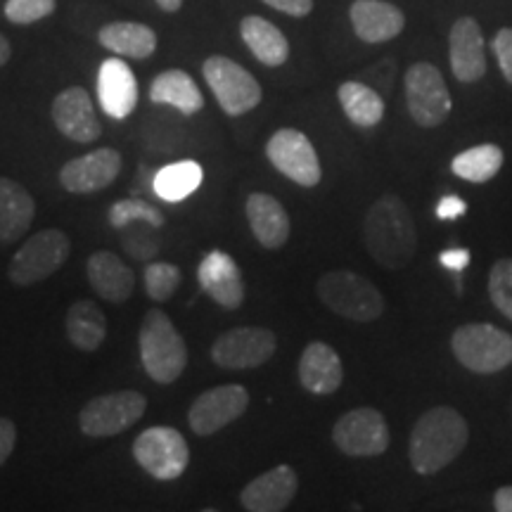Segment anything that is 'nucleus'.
Instances as JSON below:
<instances>
[{
    "label": "nucleus",
    "instance_id": "obj_27",
    "mask_svg": "<svg viewBox=\"0 0 512 512\" xmlns=\"http://www.w3.org/2000/svg\"><path fill=\"white\" fill-rule=\"evenodd\" d=\"M102 48L126 60H147L157 50V34L140 22H112L98 31Z\"/></svg>",
    "mask_w": 512,
    "mask_h": 512
},
{
    "label": "nucleus",
    "instance_id": "obj_19",
    "mask_svg": "<svg viewBox=\"0 0 512 512\" xmlns=\"http://www.w3.org/2000/svg\"><path fill=\"white\" fill-rule=\"evenodd\" d=\"M98 100L112 119L131 117L138 105V81L133 69L119 57H107L98 72Z\"/></svg>",
    "mask_w": 512,
    "mask_h": 512
},
{
    "label": "nucleus",
    "instance_id": "obj_2",
    "mask_svg": "<svg viewBox=\"0 0 512 512\" xmlns=\"http://www.w3.org/2000/svg\"><path fill=\"white\" fill-rule=\"evenodd\" d=\"M467 441H470V427L456 408H430L415 422L408 441V458L418 475H437L465 451Z\"/></svg>",
    "mask_w": 512,
    "mask_h": 512
},
{
    "label": "nucleus",
    "instance_id": "obj_11",
    "mask_svg": "<svg viewBox=\"0 0 512 512\" xmlns=\"http://www.w3.org/2000/svg\"><path fill=\"white\" fill-rule=\"evenodd\" d=\"M266 157L285 178L302 188H316L323 178L316 147L297 128H280L266 143Z\"/></svg>",
    "mask_w": 512,
    "mask_h": 512
},
{
    "label": "nucleus",
    "instance_id": "obj_36",
    "mask_svg": "<svg viewBox=\"0 0 512 512\" xmlns=\"http://www.w3.org/2000/svg\"><path fill=\"white\" fill-rule=\"evenodd\" d=\"M489 294L496 309L512 320V259H498L491 266Z\"/></svg>",
    "mask_w": 512,
    "mask_h": 512
},
{
    "label": "nucleus",
    "instance_id": "obj_43",
    "mask_svg": "<svg viewBox=\"0 0 512 512\" xmlns=\"http://www.w3.org/2000/svg\"><path fill=\"white\" fill-rule=\"evenodd\" d=\"M494 508L498 512H512V486H501L494 494Z\"/></svg>",
    "mask_w": 512,
    "mask_h": 512
},
{
    "label": "nucleus",
    "instance_id": "obj_45",
    "mask_svg": "<svg viewBox=\"0 0 512 512\" xmlns=\"http://www.w3.org/2000/svg\"><path fill=\"white\" fill-rule=\"evenodd\" d=\"M155 3L159 5V10L164 12H178L183 8V0H155Z\"/></svg>",
    "mask_w": 512,
    "mask_h": 512
},
{
    "label": "nucleus",
    "instance_id": "obj_16",
    "mask_svg": "<svg viewBox=\"0 0 512 512\" xmlns=\"http://www.w3.org/2000/svg\"><path fill=\"white\" fill-rule=\"evenodd\" d=\"M50 114L57 131L74 143H95L102 136V126L86 88L69 86L57 93Z\"/></svg>",
    "mask_w": 512,
    "mask_h": 512
},
{
    "label": "nucleus",
    "instance_id": "obj_33",
    "mask_svg": "<svg viewBox=\"0 0 512 512\" xmlns=\"http://www.w3.org/2000/svg\"><path fill=\"white\" fill-rule=\"evenodd\" d=\"M181 285V268L169 261H155L145 268V292L152 302H169Z\"/></svg>",
    "mask_w": 512,
    "mask_h": 512
},
{
    "label": "nucleus",
    "instance_id": "obj_4",
    "mask_svg": "<svg viewBox=\"0 0 512 512\" xmlns=\"http://www.w3.org/2000/svg\"><path fill=\"white\" fill-rule=\"evenodd\" d=\"M316 292L320 302L337 316L370 323L384 313V299L368 278L354 271H330L320 275Z\"/></svg>",
    "mask_w": 512,
    "mask_h": 512
},
{
    "label": "nucleus",
    "instance_id": "obj_42",
    "mask_svg": "<svg viewBox=\"0 0 512 512\" xmlns=\"http://www.w3.org/2000/svg\"><path fill=\"white\" fill-rule=\"evenodd\" d=\"M467 211V204L460 200V197L451 195V197H444V200L439 202L437 207V216L441 221H451V219H460Z\"/></svg>",
    "mask_w": 512,
    "mask_h": 512
},
{
    "label": "nucleus",
    "instance_id": "obj_37",
    "mask_svg": "<svg viewBox=\"0 0 512 512\" xmlns=\"http://www.w3.org/2000/svg\"><path fill=\"white\" fill-rule=\"evenodd\" d=\"M57 8V0H8L5 3V17L8 22L27 27V24L41 22L50 17Z\"/></svg>",
    "mask_w": 512,
    "mask_h": 512
},
{
    "label": "nucleus",
    "instance_id": "obj_1",
    "mask_svg": "<svg viewBox=\"0 0 512 512\" xmlns=\"http://www.w3.org/2000/svg\"><path fill=\"white\" fill-rule=\"evenodd\" d=\"M363 240L370 256L389 271H401L418 252V230L406 202L396 195H382L368 209Z\"/></svg>",
    "mask_w": 512,
    "mask_h": 512
},
{
    "label": "nucleus",
    "instance_id": "obj_20",
    "mask_svg": "<svg viewBox=\"0 0 512 512\" xmlns=\"http://www.w3.org/2000/svg\"><path fill=\"white\" fill-rule=\"evenodd\" d=\"M299 477L290 465H278L249 482L240 494L242 508L249 512H283L294 501Z\"/></svg>",
    "mask_w": 512,
    "mask_h": 512
},
{
    "label": "nucleus",
    "instance_id": "obj_34",
    "mask_svg": "<svg viewBox=\"0 0 512 512\" xmlns=\"http://www.w3.org/2000/svg\"><path fill=\"white\" fill-rule=\"evenodd\" d=\"M157 226H152L150 221H131L121 228V245L133 259H150L159 252V238H157Z\"/></svg>",
    "mask_w": 512,
    "mask_h": 512
},
{
    "label": "nucleus",
    "instance_id": "obj_35",
    "mask_svg": "<svg viewBox=\"0 0 512 512\" xmlns=\"http://www.w3.org/2000/svg\"><path fill=\"white\" fill-rule=\"evenodd\" d=\"M131 221H150L157 228L164 226L162 211L145 200H121L110 209V223L114 228L121 230Z\"/></svg>",
    "mask_w": 512,
    "mask_h": 512
},
{
    "label": "nucleus",
    "instance_id": "obj_14",
    "mask_svg": "<svg viewBox=\"0 0 512 512\" xmlns=\"http://www.w3.org/2000/svg\"><path fill=\"white\" fill-rule=\"evenodd\" d=\"M249 408V394L242 384H221L207 389L192 401L188 411V425L200 437L216 434L230 422L240 420Z\"/></svg>",
    "mask_w": 512,
    "mask_h": 512
},
{
    "label": "nucleus",
    "instance_id": "obj_31",
    "mask_svg": "<svg viewBox=\"0 0 512 512\" xmlns=\"http://www.w3.org/2000/svg\"><path fill=\"white\" fill-rule=\"evenodd\" d=\"M503 162H505V155L501 147L494 143H486V145L470 147V150L460 152V155L453 157L451 169L453 174L463 178V181L486 183L501 171Z\"/></svg>",
    "mask_w": 512,
    "mask_h": 512
},
{
    "label": "nucleus",
    "instance_id": "obj_9",
    "mask_svg": "<svg viewBox=\"0 0 512 512\" xmlns=\"http://www.w3.org/2000/svg\"><path fill=\"white\" fill-rule=\"evenodd\" d=\"M133 458L150 477L159 482H174L190 463L188 441L174 427H150L133 441Z\"/></svg>",
    "mask_w": 512,
    "mask_h": 512
},
{
    "label": "nucleus",
    "instance_id": "obj_29",
    "mask_svg": "<svg viewBox=\"0 0 512 512\" xmlns=\"http://www.w3.org/2000/svg\"><path fill=\"white\" fill-rule=\"evenodd\" d=\"M67 337L76 349L98 351L107 337V318L100 306L88 299L69 306Z\"/></svg>",
    "mask_w": 512,
    "mask_h": 512
},
{
    "label": "nucleus",
    "instance_id": "obj_30",
    "mask_svg": "<svg viewBox=\"0 0 512 512\" xmlns=\"http://www.w3.org/2000/svg\"><path fill=\"white\" fill-rule=\"evenodd\" d=\"M339 105H342L344 114H347L351 124L370 128L377 126L384 117V100L375 88L366 86L361 81H347L339 86L337 91Z\"/></svg>",
    "mask_w": 512,
    "mask_h": 512
},
{
    "label": "nucleus",
    "instance_id": "obj_13",
    "mask_svg": "<svg viewBox=\"0 0 512 512\" xmlns=\"http://www.w3.org/2000/svg\"><path fill=\"white\" fill-rule=\"evenodd\" d=\"M332 441L344 456L375 458L389 448V425L375 408H354L337 420Z\"/></svg>",
    "mask_w": 512,
    "mask_h": 512
},
{
    "label": "nucleus",
    "instance_id": "obj_39",
    "mask_svg": "<svg viewBox=\"0 0 512 512\" xmlns=\"http://www.w3.org/2000/svg\"><path fill=\"white\" fill-rule=\"evenodd\" d=\"M17 444V427L8 418H0V467L8 463Z\"/></svg>",
    "mask_w": 512,
    "mask_h": 512
},
{
    "label": "nucleus",
    "instance_id": "obj_7",
    "mask_svg": "<svg viewBox=\"0 0 512 512\" xmlns=\"http://www.w3.org/2000/svg\"><path fill=\"white\" fill-rule=\"evenodd\" d=\"M202 74L216 102H219L221 110L228 117H242V114L252 112L261 98H264L259 81L242 64L230 60V57H207L202 64Z\"/></svg>",
    "mask_w": 512,
    "mask_h": 512
},
{
    "label": "nucleus",
    "instance_id": "obj_22",
    "mask_svg": "<svg viewBox=\"0 0 512 512\" xmlns=\"http://www.w3.org/2000/svg\"><path fill=\"white\" fill-rule=\"evenodd\" d=\"M351 24L363 43H387L406 27V17L384 0H354L349 8Z\"/></svg>",
    "mask_w": 512,
    "mask_h": 512
},
{
    "label": "nucleus",
    "instance_id": "obj_8",
    "mask_svg": "<svg viewBox=\"0 0 512 512\" xmlns=\"http://www.w3.org/2000/svg\"><path fill=\"white\" fill-rule=\"evenodd\" d=\"M147 399L136 389H124L105 396H95L81 408L79 427L86 437L107 439L126 432L145 415Z\"/></svg>",
    "mask_w": 512,
    "mask_h": 512
},
{
    "label": "nucleus",
    "instance_id": "obj_5",
    "mask_svg": "<svg viewBox=\"0 0 512 512\" xmlns=\"http://www.w3.org/2000/svg\"><path fill=\"white\" fill-rule=\"evenodd\" d=\"M451 349L467 370L501 373L512 363V335L489 323H467L453 332Z\"/></svg>",
    "mask_w": 512,
    "mask_h": 512
},
{
    "label": "nucleus",
    "instance_id": "obj_38",
    "mask_svg": "<svg viewBox=\"0 0 512 512\" xmlns=\"http://www.w3.org/2000/svg\"><path fill=\"white\" fill-rule=\"evenodd\" d=\"M494 53L498 60V67L505 76V81L512 86V29L505 27L494 38Z\"/></svg>",
    "mask_w": 512,
    "mask_h": 512
},
{
    "label": "nucleus",
    "instance_id": "obj_12",
    "mask_svg": "<svg viewBox=\"0 0 512 512\" xmlns=\"http://www.w3.org/2000/svg\"><path fill=\"white\" fill-rule=\"evenodd\" d=\"M278 349V339L268 328H233L211 344V361L226 370H252L268 363Z\"/></svg>",
    "mask_w": 512,
    "mask_h": 512
},
{
    "label": "nucleus",
    "instance_id": "obj_21",
    "mask_svg": "<svg viewBox=\"0 0 512 512\" xmlns=\"http://www.w3.org/2000/svg\"><path fill=\"white\" fill-rule=\"evenodd\" d=\"M247 223L259 245L266 249H283L290 240V216L280 200H275L268 192H252L245 204Z\"/></svg>",
    "mask_w": 512,
    "mask_h": 512
},
{
    "label": "nucleus",
    "instance_id": "obj_24",
    "mask_svg": "<svg viewBox=\"0 0 512 512\" xmlns=\"http://www.w3.org/2000/svg\"><path fill=\"white\" fill-rule=\"evenodd\" d=\"M86 273L95 294H100L105 302L124 304L126 299H131L133 287H136V275L114 252L100 249V252L91 254Z\"/></svg>",
    "mask_w": 512,
    "mask_h": 512
},
{
    "label": "nucleus",
    "instance_id": "obj_26",
    "mask_svg": "<svg viewBox=\"0 0 512 512\" xmlns=\"http://www.w3.org/2000/svg\"><path fill=\"white\" fill-rule=\"evenodd\" d=\"M240 36L249 48V53L261 64H266V67H280L290 57V41H287L283 31L264 17L249 15L242 19Z\"/></svg>",
    "mask_w": 512,
    "mask_h": 512
},
{
    "label": "nucleus",
    "instance_id": "obj_28",
    "mask_svg": "<svg viewBox=\"0 0 512 512\" xmlns=\"http://www.w3.org/2000/svg\"><path fill=\"white\" fill-rule=\"evenodd\" d=\"M150 100L155 105L174 107L185 117L202 112L204 107L200 86L183 69H166V72L159 74L150 86Z\"/></svg>",
    "mask_w": 512,
    "mask_h": 512
},
{
    "label": "nucleus",
    "instance_id": "obj_15",
    "mask_svg": "<svg viewBox=\"0 0 512 512\" xmlns=\"http://www.w3.org/2000/svg\"><path fill=\"white\" fill-rule=\"evenodd\" d=\"M121 155L112 147H100V150L88 152V155L76 157L60 169V185L72 195H91L100 192L117 181L121 174Z\"/></svg>",
    "mask_w": 512,
    "mask_h": 512
},
{
    "label": "nucleus",
    "instance_id": "obj_41",
    "mask_svg": "<svg viewBox=\"0 0 512 512\" xmlns=\"http://www.w3.org/2000/svg\"><path fill=\"white\" fill-rule=\"evenodd\" d=\"M441 266L448 268V271L460 273L465 271L467 264H470V252L467 249H446V252L439 254Z\"/></svg>",
    "mask_w": 512,
    "mask_h": 512
},
{
    "label": "nucleus",
    "instance_id": "obj_40",
    "mask_svg": "<svg viewBox=\"0 0 512 512\" xmlns=\"http://www.w3.org/2000/svg\"><path fill=\"white\" fill-rule=\"evenodd\" d=\"M268 8L283 12V15L290 17H306L311 15L313 0H264Z\"/></svg>",
    "mask_w": 512,
    "mask_h": 512
},
{
    "label": "nucleus",
    "instance_id": "obj_44",
    "mask_svg": "<svg viewBox=\"0 0 512 512\" xmlns=\"http://www.w3.org/2000/svg\"><path fill=\"white\" fill-rule=\"evenodd\" d=\"M10 57H12L10 41L3 34H0V67H5V64L10 62Z\"/></svg>",
    "mask_w": 512,
    "mask_h": 512
},
{
    "label": "nucleus",
    "instance_id": "obj_10",
    "mask_svg": "<svg viewBox=\"0 0 512 512\" xmlns=\"http://www.w3.org/2000/svg\"><path fill=\"white\" fill-rule=\"evenodd\" d=\"M408 114L422 128H437L451 114V93L444 76L430 62H415L406 72Z\"/></svg>",
    "mask_w": 512,
    "mask_h": 512
},
{
    "label": "nucleus",
    "instance_id": "obj_3",
    "mask_svg": "<svg viewBox=\"0 0 512 512\" xmlns=\"http://www.w3.org/2000/svg\"><path fill=\"white\" fill-rule=\"evenodd\" d=\"M138 344L145 373L157 384H174L183 375L188 366V347L164 311L152 309L145 313Z\"/></svg>",
    "mask_w": 512,
    "mask_h": 512
},
{
    "label": "nucleus",
    "instance_id": "obj_17",
    "mask_svg": "<svg viewBox=\"0 0 512 512\" xmlns=\"http://www.w3.org/2000/svg\"><path fill=\"white\" fill-rule=\"evenodd\" d=\"M197 280L204 292L223 309L235 311L245 304V280L235 259L221 249H214L197 268Z\"/></svg>",
    "mask_w": 512,
    "mask_h": 512
},
{
    "label": "nucleus",
    "instance_id": "obj_23",
    "mask_svg": "<svg viewBox=\"0 0 512 512\" xmlns=\"http://www.w3.org/2000/svg\"><path fill=\"white\" fill-rule=\"evenodd\" d=\"M344 368L342 358L330 344L311 342L299 358V382L306 392L328 396L342 387Z\"/></svg>",
    "mask_w": 512,
    "mask_h": 512
},
{
    "label": "nucleus",
    "instance_id": "obj_25",
    "mask_svg": "<svg viewBox=\"0 0 512 512\" xmlns=\"http://www.w3.org/2000/svg\"><path fill=\"white\" fill-rule=\"evenodd\" d=\"M36 216V202L22 183L0 178V242L12 245L29 233Z\"/></svg>",
    "mask_w": 512,
    "mask_h": 512
},
{
    "label": "nucleus",
    "instance_id": "obj_18",
    "mask_svg": "<svg viewBox=\"0 0 512 512\" xmlns=\"http://www.w3.org/2000/svg\"><path fill=\"white\" fill-rule=\"evenodd\" d=\"M448 57L460 83H475L486 74V43L475 17H460L448 34Z\"/></svg>",
    "mask_w": 512,
    "mask_h": 512
},
{
    "label": "nucleus",
    "instance_id": "obj_32",
    "mask_svg": "<svg viewBox=\"0 0 512 512\" xmlns=\"http://www.w3.org/2000/svg\"><path fill=\"white\" fill-rule=\"evenodd\" d=\"M204 171L202 166L192 159L164 166L155 176V192L166 202H181L192 195L202 185Z\"/></svg>",
    "mask_w": 512,
    "mask_h": 512
},
{
    "label": "nucleus",
    "instance_id": "obj_6",
    "mask_svg": "<svg viewBox=\"0 0 512 512\" xmlns=\"http://www.w3.org/2000/svg\"><path fill=\"white\" fill-rule=\"evenodd\" d=\"M69 252H72V242H69V235L64 230H38L12 256L8 278L17 287L43 283L50 275L60 271L64 261L69 259Z\"/></svg>",
    "mask_w": 512,
    "mask_h": 512
}]
</instances>
